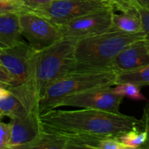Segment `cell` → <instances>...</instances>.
<instances>
[{
  "label": "cell",
  "mask_w": 149,
  "mask_h": 149,
  "mask_svg": "<svg viewBox=\"0 0 149 149\" xmlns=\"http://www.w3.org/2000/svg\"><path fill=\"white\" fill-rule=\"evenodd\" d=\"M0 109L3 115H6L10 119L14 117L24 116L30 113L24 107L21 100L12 93H10L5 97L0 99Z\"/></svg>",
  "instance_id": "15"
},
{
  "label": "cell",
  "mask_w": 149,
  "mask_h": 149,
  "mask_svg": "<svg viewBox=\"0 0 149 149\" xmlns=\"http://www.w3.org/2000/svg\"><path fill=\"white\" fill-rule=\"evenodd\" d=\"M148 65H149V48L144 38L125 47L113 59L111 69L117 73H120L134 71Z\"/></svg>",
  "instance_id": "11"
},
{
  "label": "cell",
  "mask_w": 149,
  "mask_h": 149,
  "mask_svg": "<svg viewBox=\"0 0 149 149\" xmlns=\"http://www.w3.org/2000/svg\"><path fill=\"white\" fill-rule=\"evenodd\" d=\"M127 82L134 83L140 87L149 86V65L134 71L117 73L116 85Z\"/></svg>",
  "instance_id": "16"
},
{
  "label": "cell",
  "mask_w": 149,
  "mask_h": 149,
  "mask_svg": "<svg viewBox=\"0 0 149 149\" xmlns=\"http://www.w3.org/2000/svg\"><path fill=\"white\" fill-rule=\"evenodd\" d=\"M24 10L18 0H0V15L8 12H20Z\"/></svg>",
  "instance_id": "18"
},
{
  "label": "cell",
  "mask_w": 149,
  "mask_h": 149,
  "mask_svg": "<svg viewBox=\"0 0 149 149\" xmlns=\"http://www.w3.org/2000/svg\"><path fill=\"white\" fill-rule=\"evenodd\" d=\"M113 92L120 96L127 97L134 100H148V99L141 93V87L134 83L127 82L115 85V87L113 88Z\"/></svg>",
  "instance_id": "17"
},
{
  "label": "cell",
  "mask_w": 149,
  "mask_h": 149,
  "mask_svg": "<svg viewBox=\"0 0 149 149\" xmlns=\"http://www.w3.org/2000/svg\"><path fill=\"white\" fill-rule=\"evenodd\" d=\"M13 83V78L9 72L0 64V86L8 88Z\"/></svg>",
  "instance_id": "22"
},
{
  "label": "cell",
  "mask_w": 149,
  "mask_h": 149,
  "mask_svg": "<svg viewBox=\"0 0 149 149\" xmlns=\"http://www.w3.org/2000/svg\"><path fill=\"white\" fill-rule=\"evenodd\" d=\"M10 92L6 88V87H3V86H0V99L5 97L6 95H8Z\"/></svg>",
  "instance_id": "25"
},
{
  "label": "cell",
  "mask_w": 149,
  "mask_h": 149,
  "mask_svg": "<svg viewBox=\"0 0 149 149\" xmlns=\"http://www.w3.org/2000/svg\"><path fill=\"white\" fill-rule=\"evenodd\" d=\"M10 140L8 149H24L35 141L42 134L44 127L40 113L30 112L24 116L10 119Z\"/></svg>",
  "instance_id": "10"
},
{
  "label": "cell",
  "mask_w": 149,
  "mask_h": 149,
  "mask_svg": "<svg viewBox=\"0 0 149 149\" xmlns=\"http://www.w3.org/2000/svg\"><path fill=\"white\" fill-rule=\"evenodd\" d=\"M117 72L107 71L101 72H73L55 82L45 90L38 102V111L40 114L57 108L58 104L67 95L82 91L116 85Z\"/></svg>",
  "instance_id": "4"
},
{
  "label": "cell",
  "mask_w": 149,
  "mask_h": 149,
  "mask_svg": "<svg viewBox=\"0 0 149 149\" xmlns=\"http://www.w3.org/2000/svg\"><path fill=\"white\" fill-rule=\"evenodd\" d=\"M113 28L118 31L137 33L142 32L143 25L139 16L138 9H134L131 10L121 11L119 13L113 10Z\"/></svg>",
  "instance_id": "13"
},
{
  "label": "cell",
  "mask_w": 149,
  "mask_h": 149,
  "mask_svg": "<svg viewBox=\"0 0 149 149\" xmlns=\"http://www.w3.org/2000/svg\"><path fill=\"white\" fill-rule=\"evenodd\" d=\"M77 41L62 38L44 50L35 51L31 59L27 80L20 86L8 88L29 112L38 113V102L48 86L73 72Z\"/></svg>",
  "instance_id": "1"
},
{
  "label": "cell",
  "mask_w": 149,
  "mask_h": 149,
  "mask_svg": "<svg viewBox=\"0 0 149 149\" xmlns=\"http://www.w3.org/2000/svg\"><path fill=\"white\" fill-rule=\"evenodd\" d=\"M137 9L149 11V0H133Z\"/></svg>",
  "instance_id": "24"
},
{
  "label": "cell",
  "mask_w": 149,
  "mask_h": 149,
  "mask_svg": "<svg viewBox=\"0 0 149 149\" xmlns=\"http://www.w3.org/2000/svg\"><path fill=\"white\" fill-rule=\"evenodd\" d=\"M19 12L0 15V48L6 49L22 41Z\"/></svg>",
  "instance_id": "12"
},
{
  "label": "cell",
  "mask_w": 149,
  "mask_h": 149,
  "mask_svg": "<svg viewBox=\"0 0 149 149\" xmlns=\"http://www.w3.org/2000/svg\"><path fill=\"white\" fill-rule=\"evenodd\" d=\"M145 31L129 33L115 29L79 39L75 45L73 72H101L112 71L113 59L127 45L142 39Z\"/></svg>",
  "instance_id": "3"
},
{
  "label": "cell",
  "mask_w": 149,
  "mask_h": 149,
  "mask_svg": "<svg viewBox=\"0 0 149 149\" xmlns=\"http://www.w3.org/2000/svg\"><path fill=\"white\" fill-rule=\"evenodd\" d=\"M113 9H103L58 26L63 38L81 39L113 30Z\"/></svg>",
  "instance_id": "7"
},
{
  "label": "cell",
  "mask_w": 149,
  "mask_h": 149,
  "mask_svg": "<svg viewBox=\"0 0 149 149\" xmlns=\"http://www.w3.org/2000/svg\"><path fill=\"white\" fill-rule=\"evenodd\" d=\"M67 135L44 128L39 137L24 149H67Z\"/></svg>",
  "instance_id": "14"
},
{
  "label": "cell",
  "mask_w": 149,
  "mask_h": 149,
  "mask_svg": "<svg viewBox=\"0 0 149 149\" xmlns=\"http://www.w3.org/2000/svg\"><path fill=\"white\" fill-rule=\"evenodd\" d=\"M34 52L35 50L24 40L11 47L2 50L0 64L13 78V83L8 88L20 86L27 80L31 59Z\"/></svg>",
  "instance_id": "9"
},
{
  "label": "cell",
  "mask_w": 149,
  "mask_h": 149,
  "mask_svg": "<svg viewBox=\"0 0 149 149\" xmlns=\"http://www.w3.org/2000/svg\"><path fill=\"white\" fill-rule=\"evenodd\" d=\"M10 140V124L3 123L0 120V149H8Z\"/></svg>",
  "instance_id": "19"
},
{
  "label": "cell",
  "mask_w": 149,
  "mask_h": 149,
  "mask_svg": "<svg viewBox=\"0 0 149 149\" xmlns=\"http://www.w3.org/2000/svg\"><path fill=\"white\" fill-rule=\"evenodd\" d=\"M2 116H3V112L1 111V109H0V119H1V117Z\"/></svg>",
  "instance_id": "27"
},
{
  "label": "cell",
  "mask_w": 149,
  "mask_h": 149,
  "mask_svg": "<svg viewBox=\"0 0 149 149\" xmlns=\"http://www.w3.org/2000/svg\"><path fill=\"white\" fill-rule=\"evenodd\" d=\"M24 10H33L55 0H18Z\"/></svg>",
  "instance_id": "21"
},
{
  "label": "cell",
  "mask_w": 149,
  "mask_h": 149,
  "mask_svg": "<svg viewBox=\"0 0 149 149\" xmlns=\"http://www.w3.org/2000/svg\"><path fill=\"white\" fill-rule=\"evenodd\" d=\"M2 52V49H1V48H0V52Z\"/></svg>",
  "instance_id": "28"
},
{
  "label": "cell",
  "mask_w": 149,
  "mask_h": 149,
  "mask_svg": "<svg viewBox=\"0 0 149 149\" xmlns=\"http://www.w3.org/2000/svg\"><path fill=\"white\" fill-rule=\"evenodd\" d=\"M103 9L114 10V6L106 0H55L31 11L59 26L90 12Z\"/></svg>",
  "instance_id": "5"
},
{
  "label": "cell",
  "mask_w": 149,
  "mask_h": 149,
  "mask_svg": "<svg viewBox=\"0 0 149 149\" xmlns=\"http://www.w3.org/2000/svg\"><path fill=\"white\" fill-rule=\"evenodd\" d=\"M124 97L113 92V87H97L65 96L58 104L60 107H73L80 108H92L120 113V107Z\"/></svg>",
  "instance_id": "8"
},
{
  "label": "cell",
  "mask_w": 149,
  "mask_h": 149,
  "mask_svg": "<svg viewBox=\"0 0 149 149\" xmlns=\"http://www.w3.org/2000/svg\"><path fill=\"white\" fill-rule=\"evenodd\" d=\"M40 119L45 129L65 135L86 137L118 138L143 125L142 120L134 116L92 108H54L40 114Z\"/></svg>",
  "instance_id": "2"
},
{
  "label": "cell",
  "mask_w": 149,
  "mask_h": 149,
  "mask_svg": "<svg viewBox=\"0 0 149 149\" xmlns=\"http://www.w3.org/2000/svg\"><path fill=\"white\" fill-rule=\"evenodd\" d=\"M22 36L35 50H44L62 39L58 27L31 10L19 12Z\"/></svg>",
  "instance_id": "6"
},
{
  "label": "cell",
  "mask_w": 149,
  "mask_h": 149,
  "mask_svg": "<svg viewBox=\"0 0 149 149\" xmlns=\"http://www.w3.org/2000/svg\"><path fill=\"white\" fill-rule=\"evenodd\" d=\"M145 41H146V43H147V45H148V46L149 48V34H147V35H146V37H145Z\"/></svg>",
  "instance_id": "26"
},
{
  "label": "cell",
  "mask_w": 149,
  "mask_h": 149,
  "mask_svg": "<svg viewBox=\"0 0 149 149\" xmlns=\"http://www.w3.org/2000/svg\"><path fill=\"white\" fill-rule=\"evenodd\" d=\"M138 12H139L140 18L141 20L142 25H143L144 31L147 34H149V11L141 10L138 9Z\"/></svg>",
  "instance_id": "23"
},
{
  "label": "cell",
  "mask_w": 149,
  "mask_h": 149,
  "mask_svg": "<svg viewBox=\"0 0 149 149\" xmlns=\"http://www.w3.org/2000/svg\"><path fill=\"white\" fill-rule=\"evenodd\" d=\"M114 6V10L116 11H126L136 9L133 0H106Z\"/></svg>",
  "instance_id": "20"
}]
</instances>
